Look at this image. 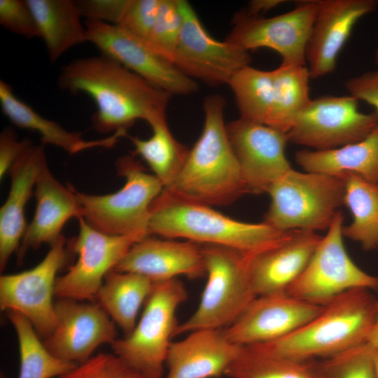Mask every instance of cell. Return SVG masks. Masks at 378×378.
Here are the masks:
<instances>
[{
  "label": "cell",
  "instance_id": "1",
  "mask_svg": "<svg viewBox=\"0 0 378 378\" xmlns=\"http://www.w3.org/2000/svg\"><path fill=\"white\" fill-rule=\"evenodd\" d=\"M59 88L94 101V128L100 133L127 130L137 120L149 125L166 118L171 94L105 55L74 59L63 66Z\"/></svg>",
  "mask_w": 378,
  "mask_h": 378
},
{
  "label": "cell",
  "instance_id": "2",
  "mask_svg": "<svg viewBox=\"0 0 378 378\" xmlns=\"http://www.w3.org/2000/svg\"><path fill=\"white\" fill-rule=\"evenodd\" d=\"M225 99L204 98L202 133L173 183L164 189L209 206H227L248 193L228 139L224 120Z\"/></svg>",
  "mask_w": 378,
  "mask_h": 378
},
{
  "label": "cell",
  "instance_id": "3",
  "mask_svg": "<svg viewBox=\"0 0 378 378\" xmlns=\"http://www.w3.org/2000/svg\"><path fill=\"white\" fill-rule=\"evenodd\" d=\"M149 231L164 238L229 247L251 255L279 243L291 230L280 231L265 222L237 220L164 188L150 206Z\"/></svg>",
  "mask_w": 378,
  "mask_h": 378
},
{
  "label": "cell",
  "instance_id": "4",
  "mask_svg": "<svg viewBox=\"0 0 378 378\" xmlns=\"http://www.w3.org/2000/svg\"><path fill=\"white\" fill-rule=\"evenodd\" d=\"M377 298L366 288L350 290L324 306L307 323L274 342L254 345L298 360L323 359L368 343Z\"/></svg>",
  "mask_w": 378,
  "mask_h": 378
},
{
  "label": "cell",
  "instance_id": "5",
  "mask_svg": "<svg viewBox=\"0 0 378 378\" xmlns=\"http://www.w3.org/2000/svg\"><path fill=\"white\" fill-rule=\"evenodd\" d=\"M124 186L107 195H90L74 188L82 217L92 227L110 235L149 237L150 208L164 189L160 181L136 160L134 154L116 161Z\"/></svg>",
  "mask_w": 378,
  "mask_h": 378
},
{
  "label": "cell",
  "instance_id": "6",
  "mask_svg": "<svg viewBox=\"0 0 378 378\" xmlns=\"http://www.w3.org/2000/svg\"><path fill=\"white\" fill-rule=\"evenodd\" d=\"M207 281L199 305L174 336L202 329L222 330L232 325L257 297L248 270V255L217 245L201 246Z\"/></svg>",
  "mask_w": 378,
  "mask_h": 378
},
{
  "label": "cell",
  "instance_id": "7",
  "mask_svg": "<svg viewBox=\"0 0 378 378\" xmlns=\"http://www.w3.org/2000/svg\"><path fill=\"white\" fill-rule=\"evenodd\" d=\"M344 177L293 169L270 188L264 221L283 232L328 230L344 205Z\"/></svg>",
  "mask_w": 378,
  "mask_h": 378
},
{
  "label": "cell",
  "instance_id": "8",
  "mask_svg": "<svg viewBox=\"0 0 378 378\" xmlns=\"http://www.w3.org/2000/svg\"><path fill=\"white\" fill-rule=\"evenodd\" d=\"M188 298L176 279L155 282L132 331L112 344L113 354L148 378H162L167 353L178 326L176 312Z\"/></svg>",
  "mask_w": 378,
  "mask_h": 378
},
{
  "label": "cell",
  "instance_id": "9",
  "mask_svg": "<svg viewBox=\"0 0 378 378\" xmlns=\"http://www.w3.org/2000/svg\"><path fill=\"white\" fill-rule=\"evenodd\" d=\"M344 215L340 210L306 267L286 293L304 301L326 306L356 288L378 291V276L363 271L350 258L343 241Z\"/></svg>",
  "mask_w": 378,
  "mask_h": 378
},
{
  "label": "cell",
  "instance_id": "10",
  "mask_svg": "<svg viewBox=\"0 0 378 378\" xmlns=\"http://www.w3.org/2000/svg\"><path fill=\"white\" fill-rule=\"evenodd\" d=\"M178 4L182 24L173 64L188 77L209 86L229 85L241 69L250 65L248 51L227 40L214 38L190 3L178 0Z\"/></svg>",
  "mask_w": 378,
  "mask_h": 378
},
{
  "label": "cell",
  "instance_id": "11",
  "mask_svg": "<svg viewBox=\"0 0 378 378\" xmlns=\"http://www.w3.org/2000/svg\"><path fill=\"white\" fill-rule=\"evenodd\" d=\"M71 252L62 234L37 265L22 272L0 277L1 310L14 311L23 315L41 339L49 335L56 326L53 300L56 276L69 262Z\"/></svg>",
  "mask_w": 378,
  "mask_h": 378
},
{
  "label": "cell",
  "instance_id": "12",
  "mask_svg": "<svg viewBox=\"0 0 378 378\" xmlns=\"http://www.w3.org/2000/svg\"><path fill=\"white\" fill-rule=\"evenodd\" d=\"M358 102L350 95L311 99L286 134L288 142L326 150L364 139L378 125V115L360 112Z\"/></svg>",
  "mask_w": 378,
  "mask_h": 378
},
{
  "label": "cell",
  "instance_id": "13",
  "mask_svg": "<svg viewBox=\"0 0 378 378\" xmlns=\"http://www.w3.org/2000/svg\"><path fill=\"white\" fill-rule=\"evenodd\" d=\"M78 234L68 243L78 254L76 263L57 278L55 296L78 301L95 300L106 275L113 270L136 242L144 239L134 235H110L78 218Z\"/></svg>",
  "mask_w": 378,
  "mask_h": 378
},
{
  "label": "cell",
  "instance_id": "14",
  "mask_svg": "<svg viewBox=\"0 0 378 378\" xmlns=\"http://www.w3.org/2000/svg\"><path fill=\"white\" fill-rule=\"evenodd\" d=\"M318 9L317 0L301 1L291 10L271 18L234 15L226 40L246 50L267 48L277 52L284 65L306 66L305 52Z\"/></svg>",
  "mask_w": 378,
  "mask_h": 378
},
{
  "label": "cell",
  "instance_id": "15",
  "mask_svg": "<svg viewBox=\"0 0 378 378\" xmlns=\"http://www.w3.org/2000/svg\"><path fill=\"white\" fill-rule=\"evenodd\" d=\"M88 42L101 54L115 59L150 83L172 94L188 95L198 90L197 83L165 60L146 42L122 28L86 20Z\"/></svg>",
  "mask_w": 378,
  "mask_h": 378
},
{
  "label": "cell",
  "instance_id": "16",
  "mask_svg": "<svg viewBox=\"0 0 378 378\" xmlns=\"http://www.w3.org/2000/svg\"><path fill=\"white\" fill-rule=\"evenodd\" d=\"M226 130L248 193H267L293 169L285 153L286 134L241 118L227 123Z\"/></svg>",
  "mask_w": 378,
  "mask_h": 378
},
{
  "label": "cell",
  "instance_id": "17",
  "mask_svg": "<svg viewBox=\"0 0 378 378\" xmlns=\"http://www.w3.org/2000/svg\"><path fill=\"white\" fill-rule=\"evenodd\" d=\"M57 323L43 343L55 357L80 364L103 344L117 340L115 324L97 304L72 299L55 302Z\"/></svg>",
  "mask_w": 378,
  "mask_h": 378
},
{
  "label": "cell",
  "instance_id": "18",
  "mask_svg": "<svg viewBox=\"0 0 378 378\" xmlns=\"http://www.w3.org/2000/svg\"><path fill=\"white\" fill-rule=\"evenodd\" d=\"M323 307L286 292L259 295L237 321L222 330L230 341L239 346L263 344L294 332Z\"/></svg>",
  "mask_w": 378,
  "mask_h": 378
},
{
  "label": "cell",
  "instance_id": "19",
  "mask_svg": "<svg viewBox=\"0 0 378 378\" xmlns=\"http://www.w3.org/2000/svg\"><path fill=\"white\" fill-rule=\"evenodd\" d=\"M317 1V13L305 52L306 66L314 78L335 70L338 55L354 24L377 5L373 0Z\"/></svg>",
  "mask_w": 378,
  "mask_h": 378
},
{
  "label": "cell",
  "instance_id": "20",
  "mask_svg": "<svg viewBox=\"0 0 378 378\" xmlns=\"http://www.w3.org/2000/svg\"><path fill=\"white\" fill-rule=\"evenodd\" d=\"M321 239L316 232L293 230L279 243L248 255V275L256 295L286 292Z\"/></svg>",
  "mask_w": 378,
  "mask_h": 378
},
{
  "label": "cell",
  "instance_id": "21",
  "mask_svg": "<svg viewBox=\"0 0 378 378\" xmlns=\"http://www.w3.org/2000/svg\"><path fill=\"white\" fill-rule=\"evenodd\" d=\"M144 275L153 282L184 275L197 279L206 274L201 246L190 241L149 237L135 243L113 269Z\"/></svg>",
  "mask_w": 378,
  "mask_h": 378
},
{
  "label": "cell",
  "instance_id": "22",
  "mask_svg": "<svg viewBox=\"0 0 378 378\" xmlns=\"http://www.w3.org/2000/svg\"><path fill=\"white\" fill-rule=\"evenodd\" d=\"M36 208L34 218L17 251V262L22 263L29 249L36 250L44 244L52 246L62 235L68 220L82 217V210L74 191L59 182L45 162L38 174L34 190Z\"/></svg>",
  "mask_w": 378,
  "mask_h": 378
},
{
  "label": "cell",
  "instance_id": "23",
  "mask_svg": "<svg viewBox=\"0 0 378 378\" xmlns=\"http://www.w3.org/2000/svg\"><path fill=\"white\" fill-rule=\"evenodd\" d=\"M241 348L230 341L223 330L190 332L183 340L171 343L166 378H220Z\"/></svg>",
  "mask_w": 378,
  "mask_h": 378
},
{
  "label": "cell",
  "instance_id": "24",
  "mask_svg": "<svg viewBox=\"0 0 378 378\" xmlns=\"http://www.w3.org/2000/svg\"><path fill=\"white\" fill-rule=\"evenodd\" d=\"M44 145L30 146L16 160L8 174L10 188L0 209V270L3 272L11 256L17 251L26 232V204L45 162Z\"/></svg>",
  "mask_w": 378,
  "mask_h": 378
},
{
  "label": "cell",
  "instance_id": "25",
  "mask_svg": "<svg viewBox=\"0 0 378 378\" xmlns=\"http://www.w3.org/2000/svg\"><path fill=\"white\" fill-rule=\"evenodd\" d=\"M0 105L3 113L18 127L37 132L42 144L58 147L69 154L97 148H111L118 139L127 136V130H120L109 137L99 140H85L82 134L70 132L59 123L48 120L18 97L13 88L4 80H0Z\"/></svg>",
  "mask_w": 378,
  "mask_h": 378
},
{
  "label": "cell",
  "instance_id": "26",
  "mask_svg": "<svg viewBox=\"0 0 378 378\" xmlns=\"http://www.w3.org/2000/svg\"><path fill=\"white\" fill-rule=\"evenodd\" d=\"M295 158L304 172L339 177L352 173L378 183V125L360 141L330 150H301Z\"/></svg>",
  "mask_w": 378,
  "mask_h": 378
},
{
  "label": "cell",
  "instance_id": "27",
  "mask_svg": "<svg viewBox=\"0 0 378 378\" xmlns=\"http://www.w3.org/2000/svg\"><path fill=\"white\" fill-rule=\"evenodd\" d=\"M36 22L49 59L54 62L71 48L88 42L87 29L76 1L25 0Z\"/></svg>",
  "mask_w": 378,
  "mask_h": 378
},
{
  "label": "cell",
  "instance_id": "28",
  "mask_svg": "<svg viewBox=\"0 0 378 378\" xmlns=\"http://www.w3.org/2000/svg\"><path fill=\"white\" fill-rule=\"evenodd\" d=\"M154 283L138 273L112 270L106 275L95 300L127 336L134 328L139 312Z\"/></svg>",
  "mask_w": 378,
  "mask_h": 378
},
{
  "label": "cell",
  "instance_id": "29",
  "mask_svg": "<svg viewBox=\"0 0 378 378\" xmlns=\"http://www.w3.org/2000/svg\"><path fill=\"white\" fill-rule=\"evenodd\" d=\"M272 107L267 126L287 134L310 102L307 66L281 64L272 70Z\"/></svg>",
  "mask_w": 378,
  "mask_h": 378
},
{
  "label": "cell",
  "instance_id": "30",
  "mask_svg": "<svg viewBox=\"0 0 378 378\" xmlns=\"http://www.w3.org/2000/svg\"><path fill=\"white\" fill-rule=\"evenodd\" d=\"M344 205L350 210L352 222L342 227V234L360 244L365 251L378 248V183L356 174L344 176Z\"/></svg>",
  "mask_w": 378,
  "mask_h": 378
},
{
  "label": "cell",
  "instance_id": "31",
  "mask_svg": "<svg viewBox=\"0 0 378 378\" xmlns=\"http://www.w3.org/2000/svg\"><path fill=\"white\" fill-rule=\"evenodd\" d=\"M153 134L147 139L127 135L134 145L133 154L139 155L164 188L170 186L181 171L190 149L178 141L170 132L167 118L150 125Z\"/></svg>",
  "mask_w": 378,
  "mask_h": 378
},
{
  "label": "cell",
  "instance_id": "32",
  "mask_svg": "<svg viewBox=\"0 0 378 378\" xmlns=\"http://www.w3.org/2000/svg\"><path fill=\"white\" fill-rule=\"evenodd\" d=\"M225 376L228 378H321L314 360H294L254 346H242Z\"/></svg>",
  "mask_w": 378,
  "mask_h": 378
},
{
  "label": "cell",
  "instance_id": "33",
  "mask_svg": "<svg viewBox=\"0 0 378 378\" xmlns=\"http://www.w3.org/2000/svg\"><path fill=\"white\" fill-rule=\"evenodd\" d=\"M7 313L18 340V378H57L78 365L62 360L49 352L32 324L23 315L14 311Z\"/></svg>",
  "mask_w": 378,
  "mask_h": 378
},
{
  "label": "cell",
  "instance_id": "34",
  "mask_svg": "<svg viewBox=\"0 0 378 378\" xmlns=\"http://www.w3.org/2000/svg\"><path fill=\"white\" fill-rule=\"evenodd\" d=\"M229 85L240 118L267 125L272 102V70L265 71L248 65L233 77Z\"/></svg>",
  "mask_w": 378,
  "mask_h": 378
},
{
  "label": "cell",
  "instance_id": "35",
  "mask_svg": "<svg viewBox=\"0 0 378 378\" xmlns=\"http://www.w3.org/2000/svg\"><path fill=\"white\" fill-rule=\"evenodd\" d=\"M314 364L321 378H377L372 347L368 344L314 360Z\"/></svg>",
  "mask_w": 378,
  "mask_h": 378
},
{
  "label": "cell",
  "instance_id": "36",
  "mask_svg": "<svg viewBox=\"0 0 378 378\" xmlns=\"http://www.w3.org/2000/svg\"><path fill=\"white\" fill-rule=\"evenodd\" d=\"M181 24L178 0H161L155 21L146 42L156 54L172 64Z\"/></svg>",
  "mask_w": 378,
  "mask_h": 378
},
{
  "label": "cell",
  "instance_id": "37",
  "mask_svg": "<svg viewBox=\"0 0 378 378\" xmlns=\"http://www.w3.org/2000/svg\"><path fill=\"white\" fill-rule=\"evenodd\" d=\"M57 378H148L114 354L99 353Z\"/></svg>",
  "mask_w": 378,
  "mask_h": 378
},
{
  "label": "cell",
  "instance_id": "38",
  "mask_svg": "<svg viewBox=\"0 0 378 378\" xmlns=\"http://www.w3.org/2000/svg\"><path fill=\"white\" fill-rule=\"evenodd\" d=\"M0 24L20 36L40 37L36 22L25 0H0Z\"/></svg>",
  "mask_w": 378,
  "mask_h": 378
},
{
  "label": "cell",
  "instance_id": "39",
  "mask_svg": "<svg viewBox=\"0 0 378 378\" xmlns=\"http://www.w3.org/2000/svg\"><path fill=\"white\" fill-rule=\"evenodd\" d=\"M161 0H132L118 27L146 41L155 21Z\"/></svg>",
  "mask_w": 378,
  "mask_h": 378
},
{
  "label": "cell",
  "instance_id": "40",
  "mask_svg": "<svg viewBox=\"0 0 378 378\" xmlns=\"http://www.w3.org/2000/svg\"><path fill=\"white\" fill-rule=\"evenodd\" d=\"M132 0H78L76 3L83 18L118 25Z\"/></svg>",
  "mask_w": 378,
  "mask_h": 378
},
{
  "label": "cell",
  "instance_id": "41",
  "mask_svg": "<svg viewBox=\"0 0 378 378\" xmlns=\"http://www.w3.org/2000/svg\"><path fill=\"white\" fill-rule=\"evenodd\" d=\"M33 144L29 139H18L10 127L0 134V178L2 180L20 155Z\"/></svg>",
  "mask_w": 378,
  "mask_h": 378
},
{
  "label": "cell",
  "instance_id": "42",
  "mask_svg": "<svg viewBox=\"0 0 378 378\" xmlns=\"http://www.w3.org/2000/svg\"><path fill=\"white\" fill-rule=\"evenodd\" d=\"M345 87L350 96L372 106L378 115V69L347 80Z\"/></svg>",
  "mask_w": 378,
  "mask_h": 378
},
{
  "label": "cell",
  "instance_id": "43",
  "mask_svg": "<svg viewBox=\"0 0 378 378\" xmlns=\"http://www.w3.org/2000/svg\"><path fill=\"white\" fill-rule=\"evenodd\" d=\"M283 0H253L245 12L252 16H260V14L265 13L284 3Z\"/></svg>",
  "mask_w": 378,
  "mask_h": 378
},
{
  "label": "cell",
  "instance_id": "44",
  "mask_svg": "<svg viewBox=\"0 0 378 378\" xmlns=\"http://www.w3.org/2000/svg\"><path fill=\"white\" fill-rule=\"evenodd\" d=\"M367 344L372 347H378V298L377 300L375 320Z\"/></svg>",
  "mask_w": 378,
  "mask_h": 378
},
{
  "label": "cell",
  "instance_id": "45",
  "mask_svg": "<svg viewBox=\"0 0 378 378\" xmlns=\"http://www.w3.org/2000/svg\"><path fill=\"white\" fill-rule=\"evenodd\" d=\"M372 347V357L377 374V378H378V347Z\"/></svg>",
  "mask_w": 378,
  "mask_h": 378
},
{
  "label": "cell",
  "instance_id": "46",
  "mask_svg": "<svg viewBox=\"0 0 378 378\" xmlns=\"http://www.w3.org/2000/svg\"><path fill=\"white\" fill-rule=\"evenodd\" d=\"M374 62L377 66V68L378 69V46L377 47L374 52Z\"/></svg>",
  "mask_w": 378,
  "mask_h": 378
}]
</instances>
